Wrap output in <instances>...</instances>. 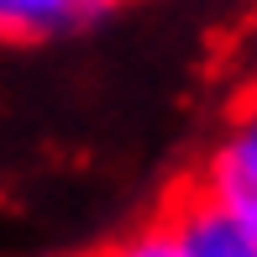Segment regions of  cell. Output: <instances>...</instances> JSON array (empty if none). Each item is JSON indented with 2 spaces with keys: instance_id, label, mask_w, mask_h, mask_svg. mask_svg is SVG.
Returning <instances> with one entry per match:
<instances>
[{
  "instance_id": "cell-6",
  "label": "cell",
  "mask_w": 257,
  "mask_h": 257,
  "mask_svg": "<svg viewBox=\"0 0 257 257\" xmlns=\"http://www.w3.org/2000/svg\"><path fill=\"white\" fill-rule=\"evenodd\" d=\"M74 6H79V11L89 16V11H100V6H115V0H74Z\"/></svg>"
},
{
  "instance_id": "cell-2",
  "label": "cell",
  "mask_w": 257,
  "mask_h": 257,
  "mask_svg": "<svg viewBox=\"0 0 257 257\" xmlns=\"http://www.w3.org/2000/svg\"><path fill=\"white\" fill-rule=\"evenodd\" d=\"M168 231L189 247V257H257V241L247 236L236 215H226L200 184H189L184 194H173L163 210Z\"/></svg>"
},
{
  "instance_id": "cell-4",
  "label": "cell",
  "mask_w": 257,
  "mask_h": 257,
  "mask_svg": "<svg viewBox=\"0 0 257 257\" xmlns=\"http://www.w3.org/2000/svg\"><path fill=\"white\" fill-rule=\"evenodd\" d=\"M105 257H189V247H184L179 236L168 231V220H153L147 231H137V236H126L115 252H105Z\"/></svg>"
},
{
  "instance_id": "cell-1",
  "label": "cell",
  "mask_w": 257,
  "mask_h": 257,
  "mask_svg": "<svg viewBox=\"0 0 257 257\" xmlns=\"http://www.w3.org/2000/svg\"><path fill=\"white\" fill-rule=\"evenodd\" d=\"M200 189L215 200L226 215H236L247 226V236L257 241V115L241 110L231 121V132L215 142V153L200 168Z\"/></svg>"
},
{
  "instance_id": "cell-5",
  "label": "cell",
  "mask_w": 257,
  "mask_h": 257,
  "mask_svg": "<svg viewBox=\"0 0 257 257\" xmlns=\"http://www.w3.org/2000/svg\"><path fill=\"white\" fill-rule=\"evenodd\" d=\"M236 95H241V110L257 115V32L241 48V63H236Z\"/></svg>"
},
{
  "instance_id": "cell-3",
  "label": "cell",
  "mask_w": 257,
  "mask_h": 257,
  "mask_svg": "<svg viewBox=\"0 0 257 257\" xmlns=\"http://www.w3.org/2000/svg\"><path fill=\"white\" fill-rule=\"evenodd\" d=\"M79 16L74 0H0V42H48Z\"/></svg>"
}]
</instances>
